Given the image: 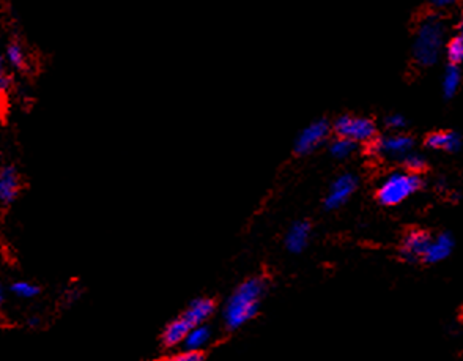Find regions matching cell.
<instances>
[{
  "instance_id": "cell-1",
  "label": "cell",
  "mask_w": 463,
  "mask_h": 361,
  "mask_svg": "<svg viewBox=\"0 0 463 361\" xmlns=\"http://www.w3.org/2000/svg\"><path fill=\"white\" fill-rule=\"evenodd\" d=\"M265 290L266 283L264 278H249L238 285L224 305V325L229 330H238L256 317Z\"/></svg>"
},
{
  "instance_id": "cell-2",
  "label": "cell",
  "mask_w": 463,
  "mask_h": 361,
  "mask_svg": "<svg viewBox=\"0 0 463 361\" xmlns=\"http://www.w3.org/2000/svg\"><path fill=\"white\" fill-rule=\"evenodd\" d=\"M444 44V26L443 22L429 16L416 29L413 41V57L421 66H432L437 63Z\"/></svg>"
},
{
  "instance_id": "cell-3",
  "label": "cell",
  "mask_w": 463,
  "mask_h": 361,
  "mask_svg": "<svg viewBox=\"0 0 463 361\" xmlns=\"http://www.w3.org/2000/svg\"><path fill=\"white\" fill-rule=\"evenodd\" d=\"M422 180L420 174L408 171H397L387 176L377 190V200L385 207H394L405 202L421 190Z\"/></svg>"
},
{
  "instance_id": "cell-4",
  "label": "cell",
  "mask_w": 463,
  "mask_h": 361,
  "mask_svg": "<svg viewBox=\"0 0 463 361\" xmlns=\"http://www.w3.org/2000/svg\"><path fill=\"white\" fill-rule=\"evenodd\" d=\"M333 131L335 136L347 138L353 142H370L377 138V126L368 117L356 116H340L333 123Z\"/></svg>"
},
{
  "instance_id": "cell-5",
  "label": "cell",
  "mask_w": 463,
  "mask_h": 361,
  "mask_svg": "<svg viewBox=\"0 0 463 361\" xmlns=\"http://www.w3.org/2000/svg\"><path fill=\"white\" fill-rule=\"evenodd\" d=\"M413 146H415V141L410 136H407V134L392 133V134H387V136L375 138L369 144V148H370V153L375 156L391 158V160H397V158H400L402 160L407 153L412 152Z\"/></svg>"
},
{
  "instance_id": "cell-6",
  "label": "cell",
  "mask_w": 463,
  "mask_h": 361,
  "mask_svg": "<svg viewBox=\"0 0 463 361\" xmlns=\"http://www.w3.org/2000/svg\"><path fill=\"white\" fill-rule=\"evenodd\" d=\"M331 125L325 118H318L316 122L309 123L303 128L301 133L295 139V153L296 155H309L313 150L325 144L328 136L331 133Z\"/></svg>"
},
{
  "instance_id": "cell-7",
  "label": "cell",
  "mask_w": 463,
  "mask_h": 361,
  "mask_svg": "<svg viewBox=\"0 0 463 361\" xmlns=\"http://www.w3.org/2000/svg\"><path fill=\"white\" fill-rule=\"evenodd\" d=\"M432 242V235L422 229H413L402 238L399 254L407 262H420L424 259Z\"/></svg>"
},
{
  "instance_id": "cell-8",
  "label": "cell",
  "mask_w": 463,
  "mask_h": 361,
  "mask_svg": "<svg viewBox=\"0 0 463 361\" xmlns=\"http://www.w3.org/2000/svg\"><path fill=\"white\" fill-rule=\"evenodd\" d=\"M358 188V178L353 174H342L330 186L323 205L326 210H338L347 204Z\"/></svg>"
},
{
  "instance_id": "cell-9",
  "label": "cell",
  "mask_w": 463,
  "mask_h": 361,
  "mask_svg": "<svg viewBox=\"0 0 463 361\" xmlns=\"http://www.w3.org/2000/svg\"><path fill=\"white\" fill-rule=\"evenodd\" d=\"M454 251V238L447 232H443L437 237H432V242L427 253H425L422 262L425 264H438L446 260Z\"/></svg>"
},
{
  "instance_id": "cell-10",
  "label": "cell",
  "mask_w": 463,
  "mask_h": 361,
  "mask_svg": "<svg viewBox=\"0 0 463 361\" xmlns=\"http://www.w3.org/2000/svg\"><path fill=\"white\" fill-rule=\"evenodd\" d=\"M311 234H312L311 224L308 221H298L287 230L283 243H286V248L290 253L300 254L308 248Z\"/></svg>"
},
{
  "instance_id": "cell-11",
  "label": "cell",
  "mask_w": 463,
  "mask_h": 361,
  "mask_svg": "<svg viewBox=\"0 0 463 361\" xmlns=\"http://www.w3.org/2000/svg\"><path fill=\"white\" fill-rule=\"evenodd\" d=\"M21 186V178L14 166H4L0 171V200L4 205H9L16 199Z\"/></svg>"
},
{
  "instance_id": "cell-12",
  "label": "cell",
  "mask_w": 463,
  "mask_h": 361,
  "mask_svg": "<svg viewBox=\"0 0 463 361\" xmlns=\"http://www.w3.org/2000/svg\"><path fill=\"white\" fill-rule=\"evenodd\" d=\"M425 146L432 150L454 153L462 147V138L455 131H435L425 138Z\"/></svg>"
},
{
  "instance_id": "cell-13",
  "label": "cell",
  "mask_w": 463,
  "mask_h": 361,
  "mask_svg": "<svg viewBox=\"0 0 463 361\" xmlns=\"http://www.w3.org/2000/svg\"><path fill=\"white\" fill-rule=\"evenodd\" d=\"M213 312H214V303L212 300L196 298L192 300L182 315L191 323V327H194V325H199V323H205L212 317Z\"/></svg>"
},
{
  "instance_id": "cell-14",
  "label": "cell",
  "mask_w": 463,
  "mask_h": 361,
  "mask_svg": "<svg viewBox=\"0 0 463 361\" xmlns=\"http://www.w3.org/2000/svg\"><path fill=\"white\" fill-rule=\"evenodd\" d=\"M191 328H192L191 323L186 320L183 315H180V317L172 320L166 327V330H164L162 344L166 345V347H177V345H182Z\"/></svg>"
},
{
  "instance_id": "cell-15",
  "label": "cell",
  "mask_w": 463,
  "mask_h": 361,
  "mask_svg": "<svg viewBox=\"0 0 463 361\" xmlns=\"http://www.w3.org/2000/svg\"><path fill=\"white\" fill-rule=\"evenodd\" d=\"M2 60L11 71H26L27 70L28 59L26 54V49L16 40H13L6 44Z\"/></svg>"
},
{
  "instance_id": "cell-16",
  "label": "cell",
  "mask_w": 463,
  "mask_h": 361,
  "mask_svg": "<svg viewBox=\"0 0 463 361\" xmlns=\"http://www.w3.org/2000/svg\"><path fill=\"white\" fill-rule=\"evenodd\" d=\"M212 340H213V330L205 322V323H199V325H194L189 330V333H188V336H186L183 345H184V349L199 352L200 349L207 347Z\"/></svg>"
},
{
  "instance_id": "cell-17",
  "label": "cell",
  "mask_w": 463,
  "mask_h": 361,
  "mask_svg": "<svg viewBox=\"0 0 463 361\" xmlns=\"http://www.w3.org/2000/svg\"><path fill=\"white\" fill-rule=\"evenodd\" d=\"M460 70L457 68V65H449L443 73V81H442V88L446 98H452L460 87Z\"/></svg>"
},
{
  "instance_id": "cell-18",
  "label": "cell",
  "mask_w": 463,
  "mask_h": 361,
  "mask_svg": "<svg viewBox=\"0 0 463 361\" xmlns=\"http://www.w3.org/2000/svg\"><path fill=\"white\" fill-rule=\"evenodd\" d=\"M355 148H356V142L350 141L347 138L335 136V139H333L330 144V153L334 158H338V160H345V158H348L355 152Z\"/></svg>"
},
{
  "instance_id": "cell-19",
  "label": "cell",
  "mask_w": 463,
  "mask_h": 361,
  "mask_svg": "<svg viewBox=\"0 0 463 361\" xmlns=\"http://www.w3.org/2000/svg\"><path fill=\"white\" fill-rule=\"evenodd\" d=\"M9 290L13 293L14 297L22 298V300H31L35 298L36 295L40 293V288L38 285H35L33 283H28V281H16L13 283Z\"/></svg>"
},
{
  "instance_id": "cell-20",
  "label": "cell",
  "mask_w": 463,
  "mask_h": 361,
  "mask_svg": "<svg viewBox=\"0 0 463 361\" xmlns=\"http://www.w3.org/2000/svg\"><path fill=\"white\" fill-rule=\"evenodd\" d=\"M446 57L449 60V63L459 65L463 62V39L460 35L454 36L449 41L446 43Z\"/></svg>"
},
{
  "instance_id": "cell-21",
  "label": "cell",
  "mask_w": 463,
  "mask_h": 361,
  "mask_svg": "<svg viewBox=\"0 0 463 361\" xmlns=\"http://www.w3.org/2000/svg\"><path fill=\"white\" fill-rule=\"evenodd\" d=\"M402 164L405 171L408 172H413V174H420L427 166V161H425V158L421 153H416V152H410L405 156L402 158Z\"/></svg>"
},
{
  "instance_id": "cell-22",
  "label": "cell",
  "mask_w": 463,
  "mask_h": 361,
  "mask_svg": "<svg viewBox=\"0 0 463 361\" xmlns=\"http://www.w3.org/2000/svg\"><path fill=\"white\" fill-rule=\"evenodd\" d=\"M162 361H204V357L200 355V352L184 349L183 352H177L174 355L164 358Z\"/></svg>"
},
{
  "instance_id": "cell-23",
  "label": "cell",
  "mask_w": 463,
  "mask_h": 361,
  "mask_svg": "<svg viewBox=\"0 0 463 361\" xmlns=\"http://www.w3.org/2000/svg\"><path fill=\"white\" fill-rule=\"evenodd\" d=\"M385 125L390 128L391 131L399 133V131L403 130V128L407 126V120H405V117L400 116V114H391V116H387L385 118Z\"/></svg>"
},
{
  "instance_id": "cell-24",
  "label": "cell",
  "mask_w": 463,
  "mask_h": 361,
  "mask_svg": "<svg viewBox=\"0 0 463 361\" xmlns=\"http://www.w3.org/2000/svg\"><path fill=\"white\" fill-rule=\"evenodd\" d=\"M430 2L433 6H437V9H446V6L455 4L457 0H430Z\"/></svg>"
},
{
  "instance_id": "cell-25",
  "label": "cell",
  "mask_w": 463,
  "mask_h": 361,
  "mask_svg": "<svg viewBox=\"0 0 463 361\" xmlns=\"http://www.w3.org/2000/svg\"><path fill=\"white\" fill-rule=\"evenodd\" d=\"M459 35L463 39V18L460 19V24H459Z\"/></svg>"
},
{
  "instance_id": "cell-26",
  "label": "cell",
  "mask_w": 463,
  "mask_h": 361,
  "mask_svg": "<svg viewBox=\"0 0 463 361\" xmlns=\"http://www.w3.org/2000/svg\"><path fill=\"white\" fill-rule=\"evenodd\" d=\"M28 323H31V325H36V323H38V317H32L28 320Z\"/></svg>"
}]
</instances>
